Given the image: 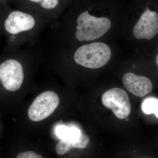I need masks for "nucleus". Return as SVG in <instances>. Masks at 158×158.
<instances>
[{
	"mask_svg": "<svg viewBox=\"0 0 158 158\" xmlns=\"http://www.w3.org/2000/svg\"><path fill=\"white\" fill-rule=\"evenodd\" d=\"M75 36L79 41H91L100 38L111 27L108 18L91 15L88 10L82 12L77 18Z\"/></svg>",
	"mask_w": 158,
	"mask_h": 158,
	"instance_id": "nucleus-1",
	"label": "nucleus"
},
{
	"mask_svg": "<svg viewBox=\"0 0 158 158\" xmlns=\"http://www.w3.org/2000/svg\"><path fill=\"white\" fill-rule=\"evenodd\" d=\"M111 57V50L107 44L94 42L79 48L75 52L74 59L82 66L97 69L104 66Z\"/></svg>",
	"mask_w": 158,
	"mask_h": 158,
	"instance_id": "nucleus-2",
	"label": "nucleus"
},
{
	"mask_svg": "<svg viewBox=\"0 0 158 158\" xmlns=\"http://www.w3.org/2000/svg\"><path fill=\"white\" fill-rule=\"evenodd\" d=\"M56 135L61 139L56 145V152L62 155L72 148H86L90 139L84 130L79 127L59 126L56 128Z\"/></svg>",
	"mask_w": 158,
	"mask_h": 158,
	"instance_id": "nucleus-3",
	"label": "nucleus"
},
{
	"mask_svg": "<svg viewBox=\"0 0 158 158\" xmlns=\"http://www.w3.org/2000/svg\"><path fill=\"white\" fill-rule=\"evenodd\" d=\"M59 98L56 92L46 91L42 92L34 99L28 111L30 119L39 122L50 116L59 104Z\"/></svg>",
	"mask_w": 158,
	"mask_h": 158,
	"instance_id": "nucleus-4",
	"label": "nucleus"
},
{
	"mask_svg": "<svg viewBox=\"0 0 158 158\" xmlns=\"http://www.w3.org/2000/svg\"><path fill=\"white\" fill-rule=\"evenodd\" d=\"M102 102L105 107L112 110L119 119L126 118L131 110L128 95L121 88H114L107 90L102 97Z\"/></svg>",
	"mask_w": 158,
	"mask_h": 158,
	"instance_id": "nucleus-5",
	"label": "nucleus"
},
{
	"mask_svg": "<svg viewBox=\"0 0 158 158\" xmlns=\"http://www.w3.org/2000/svg\"><path fill=\"white\" fill-rule=\"evenodd\" d=\"M0 79L3 86L10 91L18 90L24 80L22 66L15 59H8L0 65Z\"/></svg>",
	"mask_w": 158,
	"mask_h": 158,
	"instance_id": "nucleus-6",
	"label": "nucleus"
},
{
	"mask_svg": "<svg viewBox=\"0 0 158 158\" xmlns=\"http://www.w3.org/2000/svg\"><path fill=\"white\" fill-rule=\"evenodd\" d=\"M133 35L136 39L151 40L158 34V13L147 6L134 27Z\"/></svg>",
	"mask_w": 158,
	"mask_h": 158,
	"instance_id": "nucleus-7",
	"label": "nucleus"
},
{
	"mask_svg": "<svg viewBox=\"0 0 158 158\" xmlns=\"http://www.w3.org/2000/svg\"><path fill=\"white\" fill-rule=\"evenodd\" d=\"M35 21L31 15L22 11L11 12L5 21L6 31L11 34H17L23 31H29L34 27Z\"/></svg>",
	"mask_w": 158,
	"mask_h": 158,
	"instance_id": "nucleus-8",
	"label": "nucleus"
},
{
	"mask_svg": "<svg viewBox=\"0 0 158 158\" xmlns=\"http://www.w3.org/2000/svg\"><path fill=\"white\" fill-rule=\"evenodd\" d=\"M123 82L129 92L139 97L145 96L152 90V82L149 79L132 73L124 74Z\"/></svg>",
	"mask_w": 158,
	"mask_h": 158,
	"instance_id": "nucleus-9",
	"label": "nucleus"
},
{
	"mask_svg": "<svg viewBox=\"0 0 158 158\" xmlns=\"http://www.w3.org/2000/svg\"><path fill=\"white\" fill-rule=\"evenodd\" d=\"M141 108L144 114H154L158 118V99L152 97L146 98L142 101Z\"/></svg>",
	"mask_w": 158,
	"mask_h": 158,
	"instance_id": "nucleus-10",
	"label": "nucleus"
},
{
	"mask_svg": "<svg viewBox=\"0 0 158 158\" xmlns=\"http://www.w3.org/2000/svg\"><path fill=\"white\" fill-rule=\"evenodd\" d=\"M32 2L39 4L43 9H52L58 6L59 0H29Z\"/></svg>",
	"mask_w": 158,
	"mask_h": 158,
	"instance_id": "nucleus-11",
	"label": "nucleus"
},
{
	"mask_svg": "<svg viewBox=\"0 0 158 158\" xmlns=\"http://www.w3.org/2000/svg\"><path fill=\"white\" fill-rule=\"evenodd\" d=\"M16 158H43L40 155L37 154L34 152L26 151L20 153Z\"/></svg>",
	"mask_w": 158,
	"mask_h": 158,
	"instance_id": "nucleus-12",
	"label": "nucleus"
},
{
	"mask_svg": "<svg viewBox=\"0 0 158 158\" xmlns=\"http://www.w3.org/2000/svg\"><path fill=\"white\" fill-rule=\"evenodd\" d=\"M156 62L157 65L158 67V54L156 58Z\"/></svg>",
	"mask_w": 158,
	"mask_h": 158,
	"instance_id": "nucleus-13",
	"label": "nucleus"
},
{
	"mask_svg": "<svg viewBox=\"0 0 158 158\" xmlns=\"http://www.w3.org/2000/svg\"><path fill=\"white\" fill-rule=\"evenodd\" d=\"M150 158V157H149V158Z\"/></svg>",
	"mask_w": 158,
	"mask_h": 158,
	"instance_id": "nucleus-14",
	"label": "nucleus"
}]
</instances>
